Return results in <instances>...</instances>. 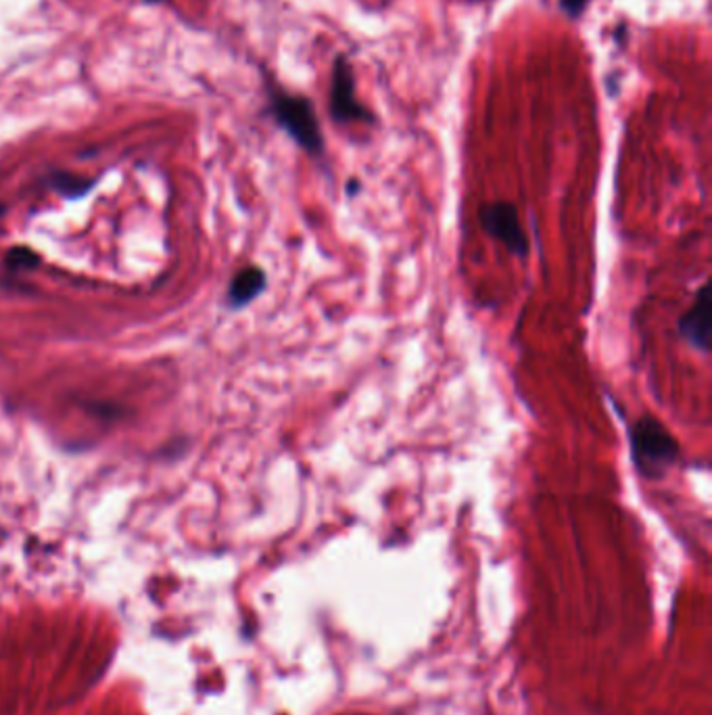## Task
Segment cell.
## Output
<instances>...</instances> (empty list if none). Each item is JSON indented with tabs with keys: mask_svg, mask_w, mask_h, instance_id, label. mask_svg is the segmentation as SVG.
<instances>
[{
	"mask_svg": "<svg viewBox=\"0 0 712 715\" xmlns=\"http://www.w3.org/2000/svg\"><path fill=\"white\" fill-rule=\"evenodd\" d=\"M268 279L265 272L256 266H249L245 270H240L237 277L230 282L228 289V302L233 308H242V305L251 304L256 298L261 295V291L265 289Z\"/></svg>",
	"mask_w": 712,
	"mask_h": 715,
	"instance_id": "cell-6",
	"label": "cell"
},
{
	"mask_svg": "<svg viewBox=\"0 0 712 715\" xmlns=\"http://www.w3.org/2000/svg\"><path fill=\"white\" fill-rule=\"evenodd\" d=\"M587 4H589V0H561V7L564 9V13L570 15V18H579Z\"/></svg>",
	"mask_w": 712,
	"mask_h": 715,
	"instance_id": "cell-8",
	"label": "cell"
},
{
	"mask_svg": "<svg viewBox=\"0 0 712 715\" xmlns=\"http://www.w3.org/2000/svg\"><path fill=\"white\" fill-rule=\"evenodd\" d=\"M677 328L691 347L700 349L702 354H709V349H711V289H709V282H704L696 291L690 310L679 319Z\"/></svg>",
	"mask_w": 712,
	"mask_h": 715,
	"instance_id": "cell-5",
	"label": "cell"
},
{
	"mask_svg": "<svg viewBox=\"0 0 712 715\" xmlns=\"http://www.w3.org/2000/svg\"><path fill=\"white\" fill-rule=\"evenodd\" d=\"M633 467L644 479H663L677 465L681 448L669 429L654 416H640L629 427Z\"/></svg>",
	"mask_w": 712,
	"mask_h": 715,
	"instance_id": "cell-1",
	"label": "cell"
},
{
	"mask_svg": "<svg viewBox=\"0 0 712 715\" xmlns=\"http://www.w3.org/2000/svg\"><path fill=\"white\" fill-rule=\"evenodd\" d=\"M330 115L339 124H372L374 115L368 111L355 94V76L346 57H339L330 74Z\"/></svg>",
	"mask_w": 712,
	"mask_h": 715,
	"instance_id": "cell-4",
	"label": "cell"
},
{
	"mask_svg": "<svg viewBox=\"0 0 712 715\" xmlns=\"http://www.w3.org/2000/svg\"><path fill=\"white\" fill-rule=\"evenodd\" d=\"M270 111L281 124V129L289 132V136L314 157L324 153V136L318 115L309 99L284 92L281 88L270 90Z\"/></svg>",
	"mask_w": 712,
	"mask_h": 715,
	"instance_id": "cell-2",
	"label": "cell"
},
{
	"mask_svg": "<svg viewBox=\"0 0 712 715\" xmlns=\"http://www.w3.org/2000/svg\"><path fill=\"white\" fill-rule=\"evenodd\" d=\"M57 187L61 191H69V193H84L88 189L87 180L76 178V176H67V174L57 178Z\"/></svg>",
	"mask_w": 712,
	"mask_h": 715,
	"instance_id": "cell-7",
	"label": "cell"
},
{
	"mask_svg": "<svg viewBox=\"0 0 712 715\" xmlns=\"http://www.w3.org/2000/svg\"><path fill=\"white\" fill-rule=\"evenodd\" d=\"M483 231L499 241L512 256H529V238L520 224L517 205L510 201H494L481 208L478 212Z\"/></svg>",
	"mask_w": 712,
	"mask_h": 715,
	"instance_id": "cell-3",
	"label": "cell"
},
{
	"mask_svg": "<svg viewBox=\"0 0 712 715\" xmlns=\"http://www.w3.org/2000/svg\"><path fill=\"white\" fill-rule=\"evenodd\" d=\"M145 2H152V4H157V2H166V0H145Z\"/></svg>",
	"mask_w": 712,
	"mask_h": 715,
	"instance_id": "cell-9",
	"label": "cell"
}]
</instances>
